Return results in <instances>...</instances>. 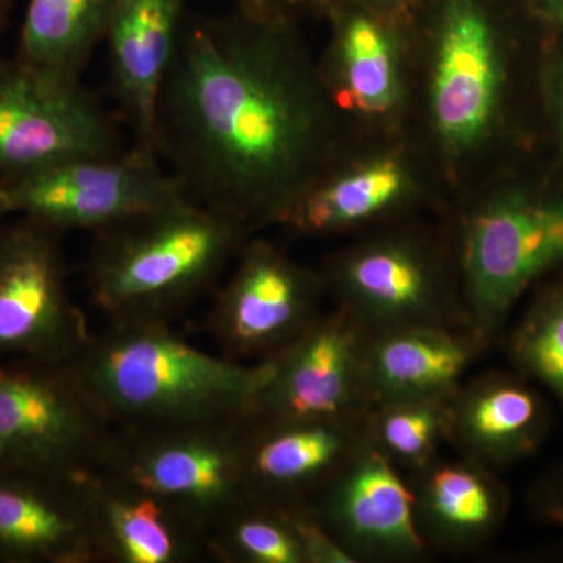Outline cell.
Segmentation results:
<instances>
[{"instance_id":"obj_1","label":"cell","mask_w":563,"mask_h":563,"mask_svg":"<svg viewBox=\"0 0 563 563\" xmlns=\"http://www.w3.org/2000/svg\"><path fill=\"white\" fill-rule=\"evenodd\" d=\"M155 146L188 198L246 231L282 224L325 174L333 120L291 14L244 9L185 22Z\"/></svg>"},{"instance_id":"obj_2","label":"cell","mask_w":563,"mask_h":563,"mask_svg":"<svg viewBox=\"0 0 563 563\" xmlns=\"http://www.w3.org/2000/svg\"><path fill=\"white\" fill-rule=\"evenodd\" d=\"M114 428L244 420L268 373L192 346L173 322L110 321L73 358Z\"/></svg>"},{"instance_id":"obj_3","label":"cell","mask_w":563,"mask_h":563,"mask_svg":"<svg viewBox=\"0 0 563 563\" xmlns=\"http://www.w3.org/2000/svg\"><path fill=\"white\" fill-rule=\"evenodd\" d=\"M250 233L190 198L95 232L91 302L109 322H173L217 287Z\"/></svg>"},{"instance_id":"obj_4","label":"cell","mask_w":563,"mask_h":563,"mask_svg":"<svg viewBox=\"0 0 563 563\" xmlns=\"http://www.w3.org/2000/svg\"><path fill=\"white\" fill-rule=\"evenodd\" d=\"M454 261L473 329L493 343L533 282L563 265V196L506 190L477 203Z\"/></svg>"},{"instance_id":"obj_5","label":"cell","mask_w":563,"mask_h":563,"mask_svg":"<svg viewBox=\"0 0 563 563\" xmlns=\"http://www.w3.org/2000/svg\"><path fill=\"white\" fill-rule=\"evenodd\" d=\"M243 422L114 428L96 472L161 499L206 540L222 515L247 496Z\"/></svg>"},{"instance_id":"obj_6","label":"cell","mask_w":563,"mask_h":563,"mask_svg":"<svg viewBox=\"0 0 563 563\" xmlns=\"http://www.w3.org/2000/svg\"><path fill=\"white\" fill-rule=\"evenodd\" d=\"M113 433L73 362H0V468L87 476Z\"/></svg>"},{"instance_id":"obj_7","label":"cell","mask_w":563,"mask_h":563,"mask_svg":"<svg viewBox=\"0 0 563 563\" xmlns=\"http://www.w3.org/2000/svg\"><path fill=\"white\" fill-rule=\"evenodd\" d=\"M328 292L366 333L446 325L473 328L457 266L415 233H385L355 244L322 273Z\"/></svg>"},{"instance_id":"obj_8","label":"cell","mask_w":563,"mask_h":563,"mask_svg":"<svg viewBox=\"0 0 563 563\" xmlns=\"http://www.w3.org/2000/svg\"><path fill=\"white\" fill-rule=\"evenodd\" d=\"M417 14L432 41L429 109L433 131L453 155L492 135L504 81V21L499 0H424Z\"/></svg>"},{"instance_id":"obj_9","label":"cell","mask_w":563,"mask_h":563,"mask_svg":"<svg viewBox=\"0 0 563 563\" xmlns=\"http://www.w3.org/2000/svg\"><path fill=\"white\" fill-rule=\"evenodd\" d=\"M2 184L11 217L29 218L62 235L102 231L188 198L157 154L135 146L70 158Z\"/></svg>"},{"instance_id":"obj_10","label":"cell","mask_w":563,"mask_h":563,"mask_svg":"<svg viewBox=\"0 0 563 563\" xmlns=\"http://www.w3.org/2000/svg\"><path fill=\"white\" fill-rule=\"evenodd\" d=\"M121 151L117 122L80 80L0 62V181Z\"/></svg>"},{"instance_id":"obj_11","label":"cell","mask_w":563,"mask_h":563,"mask_svg":"<svg viewBox=\"0 0 563 563\" xmlns=\"http://www.w3.org/2000/svg\"><path fill=\"white\" fill-rule=\"evenodd\" d=\"M60 240L29 218L0 224V362H70L91 339Z\"/></svg>"},{"instance_id":"obj_12","label":"cell","mask_w":563,"mask_h":563,"mask_svg":"<svg viewBox=\"0 0 563 563\" xmlns=\"http://www.w3.org/2000/svg\"><path fill=\"white\" fill-rule=\"evenodd\" d=\"M325 292L322 273L266 240H246L214 292L207 317L210 333L224 357L268 361L317 321Z\"/></svg>"},{"instance_id":"obj_13","label":"cell","mask_w":563,"mask_h":563,"mask_svg":"<svg viewBox=\"0 0 563 563\" xmlns=\"http://www.w3.org/2000/svg\"><path fill=\"white\" fill-rule=\"evenodd\" d=\"M366 336L342 307L322 312L266 361L268 373L246 420L365 421L373 409L365 379Z\"/></svg>"},{"instance_id":"obj_14","label":"cell","mask_w":563,"mask_h":563,"mask_svg":"<svg viewBox=\"0 0 563 563\" xmlns=\"http://www.w3.org/2000/svg\"><path fill=\"white\" fill-rule=\"evenodd\" d=\"M309 506L355 563L431 554L415 520L409 479L368 437Z\"/></svg>"},{"instance_id":"obj_15","label":"cell","mask_w":563,"mask_h":563,"mask_svg":"<svg viewBox=\"0 0 563 563\" xmlns=\"http://www.w3.org/2000/svg\"><path fill=\"white\" fill-rule=\"evenodd\" d=\"M365 439V421L244 418L247 495L285 507L310 504Z\"/></svg>"},{"instance_id":"obj_16","label":"cell","mask_w":563,"mask_h":563,"mask_svg":"<svg viewBox=\"0 0 563 563\" xmlns=\"http://www.w3.org/2000/svg\"><path fill=\"white\" fill-rule=\"evenodd\" d=\"M85 476L0 468V563H96Z\"/></svg>"},{"instance_id":"obj_17","label":"cell","mask_w":563,"mask_h":563,"mask_svg":"<svg viewBox=\"0 0 563 563\" xmlns=\"http://www.w3.org/2000/svg\"><path fill=\"white\" fill-rule=\"evenodd\" d=\"M185 22V0H120L107 31L111 90L139 150L157 154L158 102Z\"/></svg>"},{"instance_id":"obj_18","label":"cell","mask_w":563,"mask_h":563,"mask_svg":"<svg viewBox=\"0 0 563 563\" xmlns=\"http://www.w3.org/2000/svg\"><path fill=\"white\" fill-rule=\"evenodd\" d=\"M490 344L473 328L409 325L368 333L365 379L373 407L450 398Z\"/></svg>"},{"instance_id":"obj_19","label":"cell","mask_w":563,"mask_h":563,"mask_svg":"<svg viewBox=\"0 0 563 563\" xmlns=\"http://www.w3.org/2000/svg\"><path fill=\"white\" fill-rule=\"evenodd\" d=\"M498 472L459 453L439 454L407 474L415 520L431 551L462 554L483 547L501 528L509 492Z\"/></svg>"},{"instance_id":"obj_20","label":"cell","mask_w":563,"mask_h":563,"mask_svg":"<svg viewBox=\"0 0 563 563\" xmlns=\"http://www.w3.org/2000/svg\"><path fill=\"white\" fill-rule=\"evenodd\" d=\"M450 409V443L495 472L529 457L548 429L542 396L521 374L492 372L463 380Z\"/></svg>"},{"instance_id":"obj_21","label":"cell","mask_w":563,"mask_h":563,"mask_svg":"<svg viewBox=\"0 0 563 563\" xmlns=\"http://www.w3.org/2000/svg\"><path fill=\"white\" fill-rule=\"evenodd\" d=\"M328 14L333 38L324 84L347 110L366 118L390 117L404 96L401 32L407 22L361 0H336Z\"/></svg>"},{"instance_id":"obj_22","label":"cell","mask_w":563,"mask_h":563,"mask_svg":"<svg viewBox=\"0 0 563 563\" xmlns=\"http://www.w3.org/2000/svg\"><path fill=\"white\" fill-rule=\"evenodd\" d=\"M99 562L191 563L206 540L165 503L110 474L85 476Z\"/></svg>"},{"instance_id":"obj_23","label":"cell","mask_w":563,"mask_h":563,"mask_svg":"<svg viewBox=\"0 0 563 563\" xmlns=\"http://www.w3.org/2000/svg\"><path fill=\"white\" fill-rule=\"evenodd\" d=\"M413 192L409 169L398 157L369 158L314 181L282 222L306 235H331L383 220Z\"/></svg>"},{"instance_id":"obj_24","label":"cell","mask_w":563,"mask_h":563,"mask_svg":"<svg viewBox=\"0 0 563 563\" xmlns=\"http://www.w3.org/2000/svg\"><path fill=\"white\" fill-rule=\"evenodd\" d=\"M120 0H29L16 57L35 68L80 80L106 41Z\"/></svg>"},{"instance_id":"obj_25","label":"cell","mask_w":563,"mask_h":563,"mask_svg":"<svg viewBox=\"0 0 563 563\" xmlns=\"http://www.w3.org/2000/svg\"><path fill=\"white\" fill-rule=\"evenodd\" d=\"M206 548L225 563H307L291 507L250 495L214 523Z\"/></svg>"},{"instance_id":"obj_26","label":"cell","mask_w":563,"mask_h":563,"mask_svg":"<svg viewBox=\"0 0 563 563\" xmlns=\"http://www.w3.org/2000/svg\"><path fill=\"white\" fill-rule=\"evenodd\" d=\"M450 401L451 396L379 404L366 417V437L407 476L450 443Z\"/></svg>"},{"instance_id":"obj_27","label":"cell","mask_w":563,"mask_h":563,"mask_svg":"<svg viewBox=\"0 0 563 563\" xmlns=\"http://www.w3.org/2000/svg\"><path fill=\"white\" fill-rule=\"evenodd\" d=\"M510 357L526 379L563 402V284L536 299L510 339Z\"/></svg>"},{"instance_id":"obj_28","label":"cell","mask_w":563,"mask_h":563,"mask_svg":"<svg viewBox=\"0 0 563 563\" xmlns=\"http://www.w3.org/2000/svg\"><path fill=\"white\" fill-rule=\"evenodd\" d=\"M536 507L544 520L563 528V474L540 487L536 495Z\"/></svg>"},{"instance_id":"obj_29","label":"cell","mask_w":563,"mask_h":563,"mask_svg":"<svg viewBox=\"0 0 563 563\" xmlns=\"http://www.w3.org/2000/svg\"><path fill=\"white\" fill-rule=\"evenodd\" d=\"M361 2L396 20L410 22L417 16L424 0H361Z\"/></svg>"},{"instance_id":"obj_30","label":"cell","mask_w":563,"mask_h":563,"mask_svg":"<svg viewBox=\"0 0 563 563\" xmlns=\"http://www.w3.org/2000/svg\"><path fill=\"white\" fill-rule=\"evenodd\" d=\"M533 16L563 32V0H515Z\"/></svg>"},{"instance_id":"obj_31","label":"cell","mask_w":563,"mask_h":563,"mask_svg":"<svg viewBox=\"0 0 563 563\" xmlns=\"http://www.w3.org/2000/svg\"><path fill=\"white\" fill-rule=\"evenodd\" d=\"M244 9L262 11V13L291 14L292 9L302 5L301 0H239Z\"/></svg>"},{"instance_id":"obj_32","label":"cell","mask_w":563,"mask_h":563,"mask_svg":"<svg viewBox=\"0 0 563 563\" xmlns=\"http://www.w3.org/2000/svg\"><path fill=\"white\" fill-rule=\"evenodd\" d=\"M551 92H553L555 121H558L559 131H561L563 136V57L555 65L553 81H551Z\"/></svg>"},{"instance_id":"obj_33","label":"cell","mask_w":563,"mask_h":563,"mask_svg":"<svg viewBox=\"0 0 563 563\" xmlns=\"http://www.w3.org/2000/svg\"><path fill=\"white\" fill-rule=\"evenodd\" d=\"M336 0H301L302 5H309L310 9L321 11V13L328 14V11L331 10L333 3Z\"/></svg>"},{"instance_id":"obj_34","label":"cell","mask_w":563,"mask_h":563,"mask_svg":"<svg viewBox=\"0 0 563 563\" xmlns=\"http://www.w3.org/2000/svg\"><path fill=\"white\" fill-rule=\"evenodd\" d=\"M11 217L9 202H7L5 190H3V184L0 181V224L5 222L7 218Z\"/></svg>"},{"instance_id":"obj_35","label":"cell","mask_w":563,"mask_h":563,"mask_svg":"<svg viewBox=\"0 0 563 563\" xmlns=\"http://www.w3.org/2000/svg\"><path fill=\"white\" fill-rule=\"evenodd\" d=\"M10 0H0V29H2L3 20H5L7 9H9Z\"/></svg>"}]
</instances>
